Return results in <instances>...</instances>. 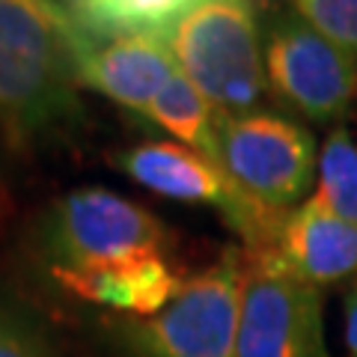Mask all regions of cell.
I'll list each match as a JSON object with an SVG mask.
<instances>
[{"instance_id":"cell-2","label":"cell","mask_w":357,"mask_h":357,"mask_svg":"<svg viewBox=\"0 0 357 357\" xmlns=\"http://www.w3.org/2000/svg\"><path fill=\"white\" fill-rule=\"evenodd\" d=\"M173 60L220 119L262 110L268 96L265 39L250 3L199 0L167 33Z\"/></svg>"},{"instance_id":"cell-10","label":"cell","mask_w":357,"mask_h":357,"mask_svg":"<svg viewBox=\"0 0 357 357\" xmlns=\"http://www.w3.org/2000/svg\"><path fill=\"white\" fill-rule=\"evenodd\" d=\"M51 277L69 295L110 307L131 319H146L161 312L185 280L176 274L167 253L131 256L119 262L75 268V271H51Z\"/></svg>"},{"instance_id":"cell-5","label":"cell","mask_w":357,"mask_h":357,"mask_svg":"<svg viewBox=\"0 0 357 357\" xmlns=\"http://www.w3.org/2000/svg\"><path fill=\"white\" fill-rule=\"evenodd\" d=\"M42 241L51 271H75L131 256L167 253L170 229L134 199L89 185L54 203L45 218Z\"/></svg>"},{"instance_id":"cell-18","label":"cell","mask_w":357,"mask_h":357,"mask_svg":"<svg viewBox=\"0 0 357 357\" xmlns=\"http://www.w3.org/2000/svg\"><path fill=\"white\" fill-rule=\"evenodd\" d=\"M238 3H250V0H238Z\"/></svg>"},{"instance_id":"cell-9","label":"cell","mask_w":357,"mask_h":357,"mask_svg":"<svg viewBox=\"0 0 357 357\" xmlns=\"http://www.w3.org/2000/svg\"><path fill=\"white\" fill-rule=\"evenodd\" d=\"M178 72L164 36L122 33L89 36L81 54V89L110 98L134 114H146L152 98Z\"/></svg>"},{"instance_id":"cell-3","label":"cell","mask_w":357,"mask_h":357,"mask_svg":"<svg viewBox=\"0 0 357 357\" xmlns=\"http://www.w3.org/2000/svg\"><path fill=\"white\" fill-rule=\"evenodd\" d=\"M248 253L227 248L211 265L185 277L173 301L146 319H116L131 357H236Z\"/></svg>"},{"instance_id":"cell-11","label":"cell","mask_w":357,"mask_h":357,"mask_svg":"<svg viewBox=\"0 0 357 357\" xmlns=\"http://www.w3.org/2000/svg\"><path fill=\"white\" fill-rule=\"evenodd\" d=\"M271 250L301 280L325 289L357 274V223L307 197L283 220Z\"/></svg>"},{"instance_id":"cell-6","label":"cell","mask_w":357,"mask_h":357,"mask_svg":"<svg viewBox=\"0 0 357 357\" xmlns=\"http://www.w3.org/2000/svg\"><path fill=\"white\" fill-rule=\"evenodd\" d=\"M265 75L268 89L310 122H340L357 102V57L310 27L295 9L268 18Z\"/></svg>"},{"instance_id":"cell-17","label":"cell","mask_w":357,"mask_h":357,"mask_svg":"<svg viewBox=\"0 0 357 357\" xmlns=\"http://www.w3.org/2000/svg\"><path fill=\"white\" fill-rule=\"evenodd\" d=\"M345 349L349 357H357V280L345 295Z\"/></svg>"},{"instance_id":"cell-12","label":"cell","mask_w":357,"mask_h":357,"mask_svg":"<svg viewBox=\"0 0 357 357\" xmlns=\"http://www.w3.org/2000/svg\"><path fill=\"white\" fill-rule=\"evenodd\" d=\"M199 0H69V13L89 36L146 33L164 36Z\"/></svg>"},{"instance_id":"cell-14","label":"cell","mask_w":357,"mask_h":357,"mask_svg":"<svg viewBox=\"0 0 357 357\" xmlns=\"http://www.w3.org/2000/svg\"><path fill=\"white\" fill-rule=\"evenodd\" d=\"M342 220L357 223V137L349 126H333L319 149L316 191L310 194Z\"/></svg>"},{"instance_id":"cell-15","label":"cell","mask_w":357,"mask_h":357,"mask_svg":"<svg viewBox=\"0 0 357 357\" xmlns=\"http://www.w3.org/2000/svg\"><path fill=\"white\" fill-rule=\"evenodd\" d=\"M289 6L321 36L357 57V0H289Z\"/></svg>"},{"instance_id":"cell-13","label":"cell","mask_w":357,"mask_h":357,"mask_svg":"<svg viewBox=\"0 0 357 357\" xmlns=\"http://www.w3.org/2000/svg\"><path fill=\"white\" fill-rule=\"evenodd\" d=\"M146 119H152L158 128H164L176 143L191 146L197 152L218 161V110L208 105V98L188 81L182 72H176L164 89L152 98L146 107Z\"/></svg>"},{"instance_id":"cell-1","label":"cell","mask_w":357,"mask_h":357,"mask_svg":"<svg viewBox=\"0 0 357 357\" xmlns=\"http://www.w3.org/2000/svg\"><path fill=\"white\" fill-rule=\"evenodd\" d=\"M86 39L57 0H0V134L13 149L81 119Z\"/></svg>"},{"instance_id":"cell-7","label":"cell","mask_w":357,"mask_h":357,"mask_svg":"<svg viewBox=\"0 0 357 357\" xmlns=\"http://www.w3.org/2000/svg\"><path fill=\"white\" fill-rule=\"evenodd\" d=\"M236 357H331L321 289L289 271L274 250L248 253Z\"/></svg>"},{"instance_id":"cell-16","label":"cell","mask_w":357,"mask_h":357,"mask_svg":"<svg viewBox=\"0 0 357 357\" xmlns=\"http://www.w3.org/2000/svg\"><path fill=\"white\" fill-rule=\"evenodd\" d=\"M0 357H54L42 328L27 312L0 301Z\"/></svg>"},{"instance_id":"cell-8","label":"cell","mask_w":357,"mask_h":357,"mask_svg":"<svg viewBox=\"0 0 357 357\" xmlns=\"http://www.w3.org/2000/svg\"><path fill=\"white\" fill-rule=\"evenodd\" d=\"M114 164L131 182L158 197L215 208L241 236L248 253L274 248L283 220L271 218L253 199L244 197L236 182L223 173V167L208 155L176 140H146L119 152Z\"/></svg>"},{"instance_id":"cell-4","label":"cell","mask_w":357,"mask_h":357,"mask_svg":"<svg viewBox=\"0 0 357 357\" xmlns=\"http://www.w3.org/2000/svg\"><path fill=\"white\" fill-rule=\"evenodd\" d=\"M218 164L262 211L286 220L316 185L312 131L274 110L218 122Z\"/></svg>"}]
</instances>
